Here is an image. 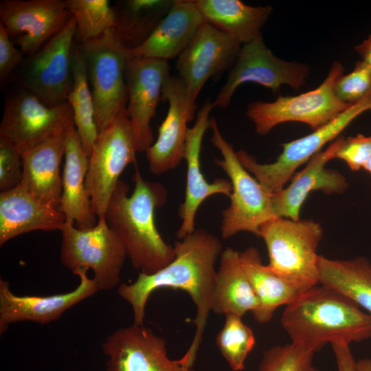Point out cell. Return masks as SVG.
Wrapping results in <instances>:
<instances>
[{
  "label": "cell",
  "instance_id": "6da1fadb",
  "mask_svg": "<svg viewBox=\"0 0 371 371\" xmlns=\"http://www.w3.org/2000/svg\"><path fill=\"white\" fill-rule=\"evenodd\" d=\"M175 256L166 267L153 273H139L131 284H120L118 295L132 308L133 323L143 325L145 308L150 294L159 288L170 287L186 291L196 307L195 334L181 358L192 368L212 311L216 270L215 265L223 251L219 239L210 232L197 229L174 245Z\"/></svg>",
  "mask_w": 371,
  "mask_h": 371
},
{
  "label": "cell",
  "instance_id": "7a4b0ae2",
  "mask_svg": "<svg viewBox=\"0 0 371 371\" xmlns=\"http://www.w3.org/2000/svg\"><path fill=\"white\" fill-rule=\"evenodd\" d=\"M132 179L135 186L129 196L128 185L119 180L104 216L133 267L140 273L153 274L175 256L174 246L164 241L155 222V209L164 205L167 190L159 183L145 181L137 169Z\"/></svg>",
  "mask_w": 371,
  "mask_h": 371
},
{
  "label": "cell",
  "instance_id": "3957f363",
  "mask_svg": "<svg viewBox=\"0 0 371 371\" xmlns=\"http://www.w3.org/2000/svg\"><path fill=\"white\" fill-rule=\"evenodd\" d=\"M280 322L292 343L314 353L328 343L350 346L371 338V315L344 294L320 284L285 306Z\"/></svg>",
  "mask_w": 371,
  "mask_h": 371
},
{
  "label": "cell",
  "instance_id": "277c9868",
  "mask_svg": "<svg viewBox=\"0 0 371 371\" xmlns=\"http://www.w3.org/2000/svg\"><path fill=\"white\" fill-rule=\"evenodd\" d=\"M274 273L304 291L319 284L318 246L321 225L311 219L294 221L276 217L259 229Z\"/></svg>",
  "mask_w": 371,
  "mask_h": 371
},
{
  "label": "cell",
  "instance_id": "5b68a950",
  "mask_svg": "<svg viewBox=\"0 0 371 371\" xmlns=\"http://www.w3.org/2000/svg\"><path fill=\"white\" fill-rule=\"evenodd\" d=\"M211 142L222 159L214 163L228 176L232 190L230 203L222 212L221 236L229 238L241 232L259 236L260 227L277 217L273 206V194L250 175L239 161L236 151L221 135L216 121L210 117Z\"/></svg>",
  "mask_w": 371,
  "mask_h": 371
},
{
  "label": "cell",
  "instance_id": "8992f818",
  "mask_svg": "<svg viewBox=\"0 0 371 371\" xmlns=\"http://www.w3.org/2000/svg\"><path fill=\"white\" fill-rule=\"evenodd\" d=\"M339 61L333 63L323 82L315 89L297 95H279L272 102L254 101L247 106L246 115L260 135L289 122L308 125L313 131L328 124L351 105L335 95L334 85L344 74Z\"/></svg>",
  "mask_w": 371,
  "mask_h": 371
},
{
  "label": "cell",
  "instance_id": "52a82bcc",
  "mask_svg": "<svg viewBox=\"0 0 371 371\" xmlns=\"http://www.w3.org/2000/svg\"><path fill=\"white\" fill-rule=\"evenodd\" d=\"M95 109L98 132L126 107V67L131 57L113 29L80 44Z\"/></svg>",
  "mask_w": 371,
  "mask_h": 371
},
{
  "label": "cell",
  "instance_id": "ba28073f",
  "mask_svg": "<svg viewBox=\"0 0 371 371\" xmlns=\"http://www.w3.org/2000/svg\"><path fill=\"white\" fill-rule=\"evenodd\" d=\"M60 232V260L67 269L74 275L80 269H91L99 291H111L120 285L127 256L104 214L88 229L76 227L74 222L66 221Z\"/></svg>",
  "mask_w": 371,
  "mask_h": 371
},
{
  "label": "cell",
  "instance_id": "9c48e42d",
  "mask_svg": "<svg viewBox=\"0 0 371 371\" xmlns=\"http://www.w3.org/2000/svg\"><path fill=\"white\" fill-rule=\"evenodd\" d=\"M368 110H371L370 92L328 124L308 135L282 144L281 153L272 163L260 164L243 149L236 151L237 157L245 168L268 192L273 194L284 187L300 166L319 153L329 142L339 137L353 120Z\"/></svg>",
  "mask_w": 371,
  "mask_h": 371
},
{
  "label": "cell",
  "instance_id": "30bf717a",
  "mask_svg": "<svg viewBox=\"0 0 371 371\" xmlns=\"http://www.w3.org/2000/svg\"><path fill=\"white\" fill-rule=\"evenodd\" d=\"M137 153L126 108L98 133L86 175L92 211L104 214L111 196L126 167L136 163Z\"/></svg>",
  "mask_w": 371,
  "mask_h": 371
},
{
  "label": "cell",
  "instance_id": "8fae6325",
  "mask_svg": "<svg viewBox=\"0 0 371 371\" xmlns=\"http://www.w3.org/2000/svg\"><path fill=\"white\" fill-rule=\"evenodd\" d=\"M76 23L66 25L36 52L23 61L22 88L50 106L68 102L73 86V54Z\"/></svg>",
  "mask_w": 371,
  "mask_h": 371
},
{
  "label": "cell",
  "instance_id": "7c38bea8",
  "mask_svg": "<svg viewBox=\"0 0 371 371\" xmlns=\"http://www.w3.org/2000/svg\"><path fill=\"white\" fill-rule=\"evenodd\" d=\"M309 67L275 56L265 45L262 34L241 47L238 58L215 100L214 107L226 109L238 87L254 82L276 93L282 86L299 90L306 83Z\"/></svg>",
  "mask_w": 371,
  "mask_h": 371
},
{
  "label": "cell",
  "instance_id": "4fadbf2b",
  "mask_svg": "<svg viewBox=\"0 0 371 371\" xmlns=\"http://www.w3.org/2000/svg\"><path fill=\"white\" fill-rule=\"evenodd\" d=\"M74 123L68 102L50 106L22 88L5 101L0 139L21 155Z\"/></svg>",
  "mask_w": 371,
  "mask_h": 371
},
{
  "label": "cell",
  "instance_id": "5bb4252c",
  "mask_svg": "<svg viewBox=\"0 0 371 371\" xmlns=\"http://www.w3.org/2000/svg\"><path fill=\"white\" fill-rule=\"evenodd\" d=\"M63 0H3L0 23L27 56L36 52L68 23Z\"/></svg>",
  "mask_w": 371,
  "mask_h": 371
},
{
  "label": "cell",
  "instance_id": "9a60e30c",
  "mask_svg": "<svg viewBox=\"0 0 371 371\" xmlns=\"http://www.w3.org/2000/svg\"><path fill=\"white\" fill-rule=\"evenodd\" d=\"M169 76L170 67L165 60L131 56L127 62L126 110L137 152H145L153 144L150 121L155 116L164 84Z\"/></svg>",
  "mask_w": 371,
  "mask_h": 371
},
{
  "label": "cell",
  "instance_id": "2e32d148",
  "mask_svg": "<svg viewBox=\"0 0 371 371\" xmlns=\"http://www.w3.org/2000/svg\"><path fill=\"white\" fill-rule=\"evenodd\" d=\"M101 348L108 357L105 371H194L170 359L165 339L144 324L116 329Z\"/></svg>",
  "mask_w": 371,
  "mask_h": 371
},
{
  "label": "cell",
  "instance_id": "e0dca14e",
  "mask_svg": "<svg viewBox=\"0 0 371 371\" xmlns=\"http://www.w3.org/2000/svg\"><path fill=\"white\" fill-rule=\"evenodd\" d=\"M161 100L168 101L166 116L158 130L157 140L145 151L149 170L160 175L176 168L183 159L188 123L198 107L183 82L169 76L163 86Z\"/></svg>",
  "mask_w": 371,
  "mask_h": 371
},
{
  "label": "cell",
  "instance_id": "ac0fdd59",
  "mask_svg": "<svg viewBox=\"0 0 371 371\" xmlns=\"http://www.w3.org/2000/svg\"><path fill=\"white\" fill-rule=\"evenodd\" d=\"M242 45L212 25L204 22L178 57L176 69L193 100L205 82L235 64Z\"/></svg>",
  "mask_w": 371,
  "mask_h": 371
},
{
  "label": "cell",
  "instance_id": "d6986e66",
  "mask_svg": "<svg viewBox=\"0 0 371 371\" xmlns=\"http://www.w3.org/2000/svg\"><path fill=\"white\" fill-rule=\"evenodd\" d=\"M87 270L74 274L80 283L71 291L51 295H17L10 289L8 281L0 279V335L16 322H32L47 324L58 319L65 311L99 291Z\"/></svg>",
  "mask_w": 371,
  "mask_h": 371
},
{
  "label": "cell",
  "instance_id": "ffe728a7",
  "mask_svg": "<svg viewBox=\"0 0 371 371\" xmlns=\"http://www.w3.org/2000/svg\"><path fill=\"white\" fill-rule=\"evenodd\" d=\"M213 108V102L207 99L197 112L194 124L187 131L183 154L187 164V181L184 201L178 210L182 221L177 232L179 240L196 229L195 216L206 199L217 194L229 197L232 193L229 180L219 178L208 183L201 170V144L205 133L210 128V113Z\"/></svg>",
  "mask_w": 371,
  "mask_h": 371
},
{
  "label": "cell",
  "instance_id": "44dd1931",
  "mask_svg": "<svg viewBox=\"0 0 371 371\" xmlns=\"http://www.w3.org/2000/svg\"><path fill=\"white\" fill-rule=\"evenodd\" d=\"M344 138L338 137L324 150L313 156L300 172L291 177L290 183L273 194L276 216L300 220L301 208L308 194L321 191L328 195L346 191L348 182L340 172L327 168V163L335 159Z\"/></svg>",
  "mask_w": 371,
  "mask_h": 371
},
{
  "label": "cell",
  "instance_id": "7402d4cb",
  "mask_svg": "<svg viewBox=\"0 0 371 371\" xmlns=\"http://www.w3.org/2000/svg\"><path fill=\"white\" fill-rule=\"evenodd\" d=\"M65 215L35 198L21 185L0 192V246L13 238L35 230H61Z\"/></svg>",
  "mask_w": 371,
  "mask_h": 371
},
{
  "label": "cell",
  "instance_id": "603a6c76",
  "mask_svg": "<svg viewBox=\"0 0 371 371\" xmlns=\"http://www.w3.org/2000/svg\"><path fill=\"white\" fill-rule=\"evenodd\" d=\"M204 22L194 0H175L150 36L131 49V55L167 61L179 57Z\"/></svg>",
  "mask_w": 371,
  "mask_h": 371
},
{
  "label": "cell",
  "instance_id": "cb8c5ba5",
  "mask_svg": "<svg viewBox=\"0 0 371 371\" xmlns=\"http://www.w3.org/2000/svg\"><path fill=\"white\" fill-rule=\"evenodd\" d=\"M88 166L89 156L82 148L74 123L67 132L58 209L65 215L66 221L76 223L80 229L93 227L98 222L85 183Z\"/></svg>",
  "mask_w": 371,
  "mask_h": 371
},
{
  "label": "cell",
  "instance_id": "d4e9b609",
  "mask_svg": "<svg viewBox=\"0 0 371 371\" xmlns=\"http://www.w3.org/2000/svg\"><path fill=\"white\" fill-rule=\"evenodd\" d=\"M71 125L21 155L23 172L21 186L41 201L58 207L62 194L60 166Z\"/></svg>",
  "mask_w": 371,
  "mask_h": 371
},
{
  "label": "cell",
  "instance_id": "484cf974",
  "mask_svg": "<svg viewBox=\"0 0 371 371\" xmlns=\"http://www.w3.org/2000/svg\"><path fill=\"white\" fill-rule=\"evenodd\" d=\"M258 306V300L243 267L239 251L227 247L220 256L212 311L218 315L234 314L242 317L248 311L253 313Z\"/></svg>",
  "mask_w": 371,
  "mask_h": 371
},
{
  "label": "cell",
  "instance_id": "4316f807",
  "mask_svg": "<svg viewBox=\"0 0 371 371\" xmlns=\"http://www.w3.org/2000/svg\"><path fill=\"white\" fill-rule=\"evenodd\" d=\"M205 22L242 45L261 34L273 12L270 5L251 6L239 0H194Z\"/></svg>",
  "mask_w": 371,
  "mask_h": 371
},
{
  "label": "cell",
  "instance_id": "83f0119b",
  "mask_svg": "<svg viewBox=\"0 0 371 371\" xmlns=\"http://www.w3.org/2000/svg\"><path fill=\"white\" fill-rule=\"evenodd\" d=\"M243 267L258 300L252 313L259 324L271 320L276 309L293 302L303 292L262 262L259 251L249 247L239 252Z\"/></svg>",
  "mask_w": 371,
  "mask_h": 371
},
{
  "label": "cell",
  "instance_id": "f1b7e54d",
  "mask_svg": "<svg viewBox=\"0 0 371 371\" xmlns=\"http://www.w3.org/2000/svg\"><path fill=\"white\" fill-rule=\"evenodd\" d=\"M319 284L344 294L371 315V263L363 256L349 260L318 258Z\"/></svg>",
  "mask_w": 371,
  "mask_h": 371
},
{
  "label": "cell",
  "instance_id": "f546056e",
  "mask_svg": "<svg viewBox=\"0 0 371 371\" xmlns=\"http://www.w3.org/2000/svg\"><path fill=\"white\" fill-rule=\"evenodd\" d=\"M175 0H126L114 8L113 30L132 49L141 45L171 9Z\"/></svg>",
  "mask_w": 371,
  "mask_h": 371
},
{
  "label": "cell",
  "instance_id": "4dcf8cb0",
  "mask_svg": "<svg viewBox=\"0 0 371 371\" xmlns=\"http://www.w3.org/2000/svg\"><path fill=\"white\" fill-rule=\"evenodd\" d=\"M80 44H76L73 54V86L68 98L75 128L83 149L89 157L98 135L94 100Z\"/></svg>",
  "mask_w": 371,
  "mask_h": 371
},
{
  "label": "cell",
  "instance_id": "1f68e13d",
  "mask_svg": "<svg viewBox=\"0 0 371 371\" xmlns=\"http://www.w3.org/2000/svg\"><path fill=\"white\" fill-rule=\"evenodd\" d=\"M65 3L76 21L80 44L113 29L115 12L108 0H65Z\"/></svg>",
  "mask_w": 371,
  "mask_h": 371
},
{
  "label": "cell",
  "instance_id": "d6a6232c",
  "mask_svg": "<svg viewBox=\"0 0 371 371\" xmlns=\"http://www.w3.org/2000/svg\"><path fill=\"white\" fill-rule=\"evenodd\" d=\"M255 343L251 328L243 322L241 317L225 315V324L217 334L216 344L232 370L244 369L247 357Z\"/></svg>",
  "mask_w": 371,
  "mask_h": 371
},
{
  "label": "cell",
  "instance_id": "836d02e7",
  "mask_svg": "<svg viewBox=\"0 0 371 371\" xmlns=\"http://www.w3.org/2000/svg\"><path fill=\"white\" fill-rule=\"evenodd\" d=\"M315 353L292 342L270 347L263 352L258 371H319Z\"/></svg>",
  "mask_w": 371,
  "mask_h": 371
},
{
  "label": "cell",
  "instance_id": "e575fe53",
  "mask_svg": "<svg viewBox=\"0 0 371 371\" xmlns=\"http://www.w3.org/2000/svg\"><path fill=\"white\" fill-rule=\"evenodd\" d=\"M334 91L343 102L352 105L371 91V67L361 60L355 63L352 71L336 80Z\"/></svg>",
  "mask_w": 371,
  "mask_h": 371
},
{
  "label": "cell",
  "instance_id": "d590c367",
  "mask_svg": "<svg viewBox=\"0 0 371 371\" xmlns=\"http://www.w3.org/2000/svg\"><path fill=\"white\" fill-rule=\"evenodd\" d=\"M23 164L21 154L10 144L0 139V192L12 190L21 185Z\"/></svg>",
  "mask_w": 371,
  "mask_h": 371
},
{
  "label": "cell",
  "instance_id": "8d00e7d4",
  "mask_svg": "<svg viewBox=\"0 0 371 371\" xmlns=\"http://www.w3.org/2000/svg\"><path fill=\"white\" fill-rule=\"evenodd\" d=\"M371 154V136L357 134L344 138L335 158L343 160L352 171L363 168Z\"/></svg>",
  "mask_w": 371,
  "mask_h": 371
},
{
  "label": "cell",
  "instance_id": "74e56055",
  "mask_svg": "<svg viewBox=\"0 0 371 371\" xmlns=\"http://www.w3.org/2000/svg\"><path fill=\"white\" fill-rule=\"evenodd\" d=\"M24 61V54L14 45L0 23V80L5 81Z\"/></svg>",
  "mask_w": 371,
  "mask_h": 371
},
{
  "label": "cell",
  "instance_id": "f35d334b",
  "mask_svg": "<svg viewBox=\"0 0 371 371\" xmlns=\"http://www.w3.org/2000/svg\"><path fill=\"white\" fill-rule=\"evenodd\" d=\"M334 352L337 371H359L353 357L349 345L333 344H331Z\"/></svg>",
  "mask_w": 371,
  "mask_h": 371
},
{
  "label": "cell",
  "instance_id": "ab89813d",
  "mask_svg": "<svg viewBox=\"0 0 371 371\" xmlns=\"http://www.w3.org/2000/svg\"><path fill=\"white\" fill-rule=\"evenodd\" d=\"M356 52L361 58V61L371 67V34L369 36L355 47Z\"/></svg>",
  "mask_w": 371,
  "mask_h": 371
},
{
  "label": "cell",
  "instance_id": "60d3db41",
  "mask_svg": "<svg viewBox=\"0 0 371 371\" xmlns=\"http://www.w3.org/2000/svg\"><path fill=\"white\" fill-rule=\"evenodd\" d=\"M359 371H371V359H362L357 361Z\"/></svg>",
  "mask_w": 371,
  "mask_h": 371
},
{
  "label": "cell",
  "instance_id": "b9f144b4",
  "mask_svg": "<svg viewBox=\"0 0 371 371\" xmlns=\"http://www.w3.org/2000/svg\"><path fill=\"white\" fill-rule=\"evenodd\" d=\"M363 169L371 174V154L368 161L365 164Z\"/></svg>",
  "mask_w": 371,
  "mask_h": 371
},
{
  "label": "cell",
  "instance_id": "7bdbcfd3",
  "mask_svg": "<svg viewBox=\"0 0 371 371\" xmlns=\"http://www.w3.org/2000/svg\"><path fill=\"white\" fill-rule=\"evenodd\" d=\"M371 93V92H370Z\"/></svg>",
  "mask_w": 371,
  "mask_h": 371
}]
</instances>
